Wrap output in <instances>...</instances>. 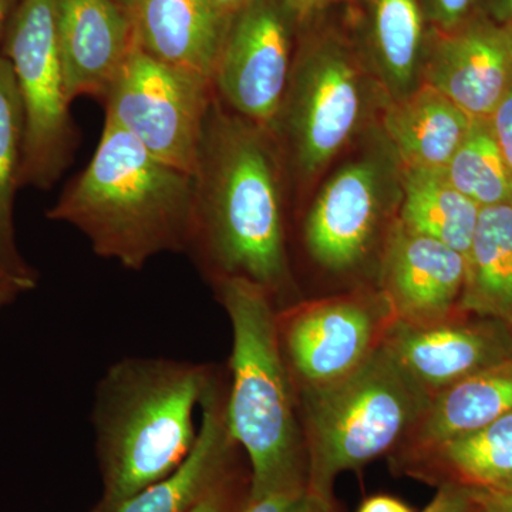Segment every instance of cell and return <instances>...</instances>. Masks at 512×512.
Returning <instances> with one entry per match:
<instances>
[{
	"label": "cell",
	"instance_id": "1",
	"mask_svg": "<svg viewBox=\"0 0 512 512\" xmlns=\"http://www.w3.org/2000/svg\"><path fill=\"white\" fill-rule=\"evenodd\" d=\"M282 163L271 131L238 116L215 94L194 175L187 254L208 281L248 279L266 289L276 306L292 289Z\"/></svg>",
	"mask_w": 512,
	"mask_h": 512
},
{
	"label": "cell",
	"instance_id": "2",
	"mask_svg": "<svg viewBox=\"0 0 512 512\" xmlns=\"http://www.w3.org/2000/svg\"><path fill=\"white\" fill-rule=\"evenodd\" d=\"M217 373L208 363L141 356L106 370L92 412L103 490L90 512H119L187 460L200 433L195 412Z\"/></svg>",
	"mask_w": 512,
	"mask_h": 512
},
{
	"label": "cell",
	"instance_id": "3",
	"mask_svg": "<svg viewBox=\"0 0 512 512\" xmlns=\"http://www.w3.org/2000/svg\"><path fill=\"white\" fill-rule=\"evenodd\" d=\"M194 175L163 163L106 117L92 160L46 217L72 225L101 258L141 271L156 256L187 252Z\"/></svg>",
	"mask_w": 512,
	"mask_h": 512
},
{
	"label": "cell",
	"instance_id": "4",
	"mask_svg": "<svg viewBox=\"0 0 512 512\" xmlns=\"http://www.w3.org/2000/svg\"><path fill=\"white\" fill-rule=\"evenodd\" d=\"M232 329L225 419L249 460V497L308 487L298 394L278 332V306L244 278L211 282Z\"/></svg>",
	"mask_w": 512,
	"mask_h": 512
},
{
	"label": "cell",
	"instance_id": "5",
	"mask_svg": "<svg viewBox=\"0 0 512 512\" xmlns=\"http://www.w3.org/2000/svg\"><path fill=\"white\" fill-rule=\"evenodd\" d=\"M296 394L308 488L329 500L339 474L402 447L431 397L384 343L350 375Z\"/></svg>",
	"mask_w": 512,
	"mask_h": 512
},
{
	"label": "cell",
	"instance_id": "6",
	"mask_svg": "<svg viewBox=\"0 0 512 512\" xmlns=\"http://www.w3.org/2000/svg\"><path fill=\"white\" fill-rule=\"evenodd\" d=\"M389 103L362 52L336 33L308 37L293 56L271 133L309 187Z\"/></svg>",
	"mask_w": 512,
	"mask_h": 512
},
{
	"label": "cell",
	"instance_id": "7",
	"mask_svg": "<svg viewBox=\"0 0 512 512\" xmlns=\"http://www.w3.org/2000/svg\"><path fill=\"white\" fill-rule=\"evenodd\" d=\"M0 53L25 114L20 187L50 190L72 164L79 130L70 114L57 40V0H19Z\"/></svg>",
	"mask_w": 512,
	"mask_h": 512
},
{
	"label": "cell",
	"instance_id": "8",
	"mask_svg": "<svg viewBox=\"0 0 512 512\" xmlns=\"http://www.w3.org/2000/svg\"><path fill=\"white\" fill-rule=\"evenodd\" d=\"M369 136L323 184L303 222L306 252L335 274L355 271L375 249L382 251L399 215L402 165L379 126Z\"/></svg>",
	"mask_w": 512,
	"mask_h": 512
},
{
	"label": "cell",
	"instance_id": "9",
	"mask_svg": "<svg viewBox=\"0 0 512 512\" xmlns=\"http://www.w3.org/2000/svg\"><path fill=\"white\" fill-rule=\"evenodd\" d=\"M215 89L212 80L158 62L134 43L106 100V117L163 163L195 175Z\"/></svg>",
	"mask_w": 512,
	"mask_h": 512
},
{
	"label": "cell",
	"instance_id": "10",
	"mask_svg": "<svg viewBox=\"0 0 512 512\" xmlns=\"http://www.w3.org/2000/svg\"><path fill=\"white\" fill-rule=\"evenodd\" d=\"M396 315L382 289L284 306L278 332L296 392L336 382L382 348Z\"/></svg>",
	"mask_w": 512,
	"mask_h": 512
},
{
	"label": "cell",
	"instance_id": "11",
	"mask_svg": "<svg viewBox=\"0 0 512 512\" xmlns=\"http://www.w3.org/2000/svg\"><path fill=\"white\" fill-rule=\"evenodd\" d=\"M296 23L282 0H251L232 16L212 76L229 110L269 131L288 87Z\"/></svg>",
	"mask_w": 512,
	"mask_h": 512
},
{
	"label": "cell",
	"instance_id": "12",
	"mask_svg": "<svg viewBox=\"0 0 512 512\" xmlns=\"http://www.w3.org/2000/svg\"><path fill=\"white\" fill-rule=\"evenodd\" d=\"M427 36L421 83L474 120H490L512 86V25L478 12L463 25Z\"/></svg>",
	"mask_w": 512,
	"mask_h": 512
},
{
	"label": "cell",
	"instance_id": "13",
	"mask_svg": "<svg viewBox=\"0 0 512 512\" xmlns=\"http://www.w3.org/2000/svg\"><path fill=\"white\" fill-rule=\"evenodd\" d=\"M466 258L396 220L380 251V286L397 322L427 326L458 315Z\"/></svg>",
	"mask_w": 512,
	"mask_h": 512
},
{
	"label": "cell",
	"instance_id": "14",
	"mask_svg": "<svg viewBox=\"0 0 512 512\" xmlns=\"http://www.w3.org/2000/svg\"><path fill=\"white\" fill-rule=\"evenodd\" d=\"M467 315L427 326L396 322L384 346L430 396L512 356V329Z\"/></svg>",
	"mask_w": 512,
	"mask_h": 512
},
{
	"label": "cell",
	"instance_id": "15",
	"mask_svg": "<svg viewBox=\"0 0 512 512\" xmlns=\"http://www.w3.org/2000/svg\"><path fill=\"white\" fill-rule=\"evenodd\" d=\"M57 40L70 103L104 101L136 43L133 15L117 0H57Z\"/></svg>",
	"mask_w": 512,
	"mask_h": 512
},
{
	"label": "cell",
	"instance_id": "16",
	"mask_svg": "<svg viewBox=\"0 0 512 512\" xmlns=\"http://www.w3.org/2000/svg\"><path fill=\"white\" fill-rule=\"evenodd\" d=\"M134 40L147 55L212 80L231 19L210 0H136Z\"/></svg>",
	"mask_w": 512,
	"mask_h": 512
},
{
	"label": "cell",
	"instance_id": "17",
	"mask_svg": "<svg viewBox=\"0 0 512 512\" xmlns=\"http://www.w3.org/2000/svg\"><path fill=\"white\" fill-rule=\"evenodd\" d=\"M227 386L217 373L201 403L197 443L171 476L151 485L119 512H191L212 488L238 467L239 447L225 419Z\"/></svg>",
	"mask_w": 512,
	"mask_h": 512
},
{
	"label": "cell",
	"instance_id": "18",
	"mask_svg": "<svg viewBox=\"0 0 512 512\" xmlns=\"http://www.w3.org/2000/svg\"><path fill=\"white\" fill-rule=\"evenodd\" d=\"M510 413L512 356L433 394L412 433L390 456L392 466Z\"/></svg>",
	"mask_w": 512,
	"mask_h": 512
},
{
	"label": "cell",
	"instance_id": "19",
	"mask_svg": "<svg viewBox=\"0 0 512 512\" xmlns=\"http://www.w3.org/2000/svg\"><path fill=\"white\" fill-rule=\"evenodd\" d=\"M473 121L439 90L420 83L386 104L379 127L403 168L444 171Z\"/></svg>",
	"mask_w": 512,
	"mask_h": 512
},
{
	"label": "cell",
	"instance_id": "20",
	"mask_svg": "<svg viewBox=\"0 0 512 512\" xmlns=\"http://www.w3.org/2000/svg\"><path fill=\"white\" fill-rule=\"evenodd\" d=\"M397 473L431 485L512 493V413L394 464Z\"/></svg>",
	"mask_w": 512,
	"mask_h": 512
},
{
	"label": "cell",
	"instance_id": "21",
	"mask_svg": "<svg viewBox=\"0 0 512 512\" xmlns=\"http://www.w3.org/2000/svg\"><path fill=\"white\" fill-rule=\"evenodd\" d=\"M367 64L394 101L420 86L426 18L419 0H363Z\"/></svg>",
	"mask_w": 512,
	"mask_h": 512
},
{
	"label": "cell",
	"instance_id": "22",
	"mask_svg": "<svg viewBox=\"0 0 512 512\" xmlns=\"http://www.w3.org/2000/svg\"><path fill=\"white\" fill-rule=\"evenodd\" d=\"M458 308L512 329V202L481 208Z\"/></svg>",
	"mask_w": 512,
	"mask_h": 512
},
{
	"label": "cell",
	"instance_id": "23",
	"mask_svg": "<svg viewBox=\"0 0 512 512\" xmlns=\"http://www.w3.org/2000/svg\"><path fill=\"white\" fill-rule=\"evenodd\" d=\"M480 210L450 184L444 171L402 167L397 220L410 231L437 239L466 258Z\"/></svg>",
	"mask_w": 512,
	"mask_h": 512
},
{
	"label": "cell",
	"instance_id": "24",
	"mask_svg": "<svg viewBox=\"0 0 512 512\" xmlns=\"http://www.w3.org/2000/svg\"><path fill=\"white\" fill-rule=\"evenodd\" d=\"M25 114L12 66L0 53V275L35 288L37 272L16 244L15 198L20 188Z\"/></svg>",
	"mask_w": 512,
	"mask_h": 512
},
{
	"label": "cell",
	"instance_id": "25",
	"mask_svg": "<svg viewBox=\"0 0 512 512\" xmlns=\"http://www.w3.org/2000/svg\"><path fill=\"white\" fill-rule=\"evenodd\" d=\"M450 184L478 207L512 202V175L490 120H474L446 170Z\"/></svg>",
	"mask_w": 512,
	"mask_h": 512
},
{
	"label": "cell",
	"instance_id": "26",
	"mask_svg": "<svg viewBox=\"0 0 512 512\" xmlns=\"http://www.w3.org/2000/svg\"><path fill=\"white\" fill-rule=\"evenodd\" d=\"M238 512H338L335 500L320 497L308 487L245 498Z\"/></svg>",
	"mask_w": 512,
	"mask_h": 512
},
{
	"label": "cell",
	"instance_id": "27",
	"mask_svg": "<svg viewBox=\"0 0 512 512\" xmlns=\"http://www.w3.org/2000/svg\"><path fill=\"white\" fill-rule=\"evenodd\" d=\"M431 30L448 32L481 12L483 0H419Z\"/></svg>",
	"mask_w": 512,
	"mask_h": 512
},
{
	"label": "cell",
	"instance_id": "28",
	"mask_svg": "<svg viewBox=\"0 0 512 512\" xmlns=\"http://www.w3.org/2000/svg\"><path fill=\"white\" fill-rule=\"evenodd\" d=\"M248 491L249 478L245 480L241 470L235 467L191 512H238Z\"/></svg>",
	"mask_w": 512,
	"mask_h": 512
},
{
	"label": "cell",
	"instance_id": "29",
	"mask_svg": "<svg viewBox=\"0 0 512 512\" xmlns=\"http://www.w3.org/2000/svg\"><path fill=\"white\" fill-rule=\"evenodd\" d=\"M473 493L460 485L443 484L437 487L433 500L421 512H471Z\"/></svg>",
	"mask_w": 512,
	"mask_h": 512
},
{
	"label": "cell",
	"instance_id": "30",
	"mask_svg": "<svg viewBox=\"0 0 512 512\" xmlns=\"http://www.w3.org/2000/svg\"><path fill=\"white\" fill-rule=\"evenodd\" d=\"M498 146L512 175V86L490 119Z\"/></svg>",
	"mask_w": 512,
	"mask_h": 512
},
{
	"label": "cell",
	"instance_id": "31",
	"mask_svg": "<svg viewBox=\"0 0 512 512\" xmlns=\"http://www.w3.org/2000/svg\"><path fill=\"white\" fill-rule=\"evenodd\" d=\"M357 512H414L404 501L387 494L372 495L360 504Z\"/></svg>",
	"mask_w": 512,
	"mask_h": 512
},
{
	"label": "cell",
	"instance_id": "32",
	"mask_svg": "<svg viewBox=\"0 0 512 512\" xmlns=\"http://www.w3.org/2000/svg\"><path fill=\"white\" fill-rule=\"evenodd\" d=\"M474 503L487 512H512V493H484L471 491Z\"/></svg>",
	"mask_w": 512,
	"mask_h": 512
},
{
	"label": "cell",
	"instance_id": "33",
	"mask_svg": "<svg viewBox=\"0 0 512 512\" xmlns=\"http://www.w3.org/2000/svg\"><path fill=\"white\" fill-rule=\"evenodd\" d=\"M28 291H32V288L18 279L0 275V311L15 302L22 293Z\"/></svg>",
	"mask_w": 512,
	"mask_h": 512
},
{
	"label": "cell",
	"instance_id": "34",
	"mask_svg": "<svg viewBox=\"0 0 512 512\" xmlns=\"http://www.w3.org/2000/svg\"><path fill=\"white\" fill-rule=\"evenodd\" d=\"M481 12L497 22L512 25V0H483Z\"/></svg>",
	"mask_w": 512,
	"mask_h": 512
},
{
	"label": "cell",
	"instance_id": "35",
	"mask_svg": "<svg viewBox=\"0 0 512 512\" xmlns=\"http://www.w3.org/2000/svg\"><path fill=\"white\" fill-rule=\"evenodd\" d=\"M18 2L19 0H0V47H2L3 37H5L10 18H12Z\"/></svg>",
	"mask_w": 512,
	"mask_h": 512
},
{
	"label": "cell",
	"instance_id": "36",
	"mask_svg": "<svg viewBox=\"0 0 512 512\" xmlns=\"http://www.w3.org/2000/svg\"><path fill=\"white\" fill-rule=\"evenodd\" d=\"M210 2L220 10L222 15L231 19L232 16L237 15L239 10L244 9L251 0H210Z\"/></svg>",
	"mask_w": 512,
	"mask_h": 512
},
{
	"label": "cell",
	"instance_id": "37",
	"mask_svg": "<svg viewBox=\"0 0 512 512\" xmlns=\"http://www.w3.org/2000/svg\"><path fill=\"white\" fill-rule=\"evenodd\" d=\"M117 2H119L120 5H123L124 8L131 10V8L134 6V3H136V0H117Z\"/></svg>",
	"mask_w": 512,
	"mask_h": 512
},
{
	"label": "cell",
	"instance_id": "38",
	"mask_svg": "<svg viewBox=\"0 0 512 512\" xmlns=\"http://www.w3.org/2000/svg\"><path fill=\"white\" fill-rule=\"evenodd\" d=\"M320 2H322L323 5L328 6V5H332V3L348 2V0H320Z\"/></svg>",
	"mask_w": 512,
	"mask_h": 512
},
{
	"label": "cell",
	"instance_id": "39",
	"mask_svg": "<svg viewBox=\"0 0 512 512\" xmlns=\"http://www.w3.org/2000/svg\"><path fill=\"white\" fill-rule=\"evenodd\" d=\"M471 512H487V511H485L483 507H480V505L474 503L473 510H471Z\"/></svg>",
	"mask_w": 512,
	"mask_h": 512
},
{
	"label": "cell",
	"instance_id": "40",
	"mask_svg": "<svg viewBox=\"0 0 512 512\" xmlns=\"http://www.w3.org/2000/svg\"><path fill=\"white\" fill-rule=\"evenodd\" d=\"M3 276H5V275H3Z\"/></svg>",
	"mask_w": 512,
	"mask_h": 512
}]
</instances>
